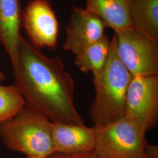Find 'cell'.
Returning a JSON list of instances; mask_svg holds the SVG:
<instances>
[{"label": "cell", "mask_w": 158, "mask_h": 158, "mask_svg": "<svg viewBox=\"0 0 158 158\" xmlns=\"http://www.w3.org/2000/svg\"><path fill=\"white\" fill-rule=\"evenodd\" d=\"M18 59L20 73L14 85L27 106L51 121L85 124L74 105L73 79L60 57L46 56L22 36Z\"/></svg>", "instance_id": "cell-1"}, {"label": "cell", "mask_w": 158, "mask_h": 158, "mask_svg": "<svg viewBox=\"0 0 158 158\" xmlns=\"http://www.w3.org/2000/svg\"><path fill=\"white\" fill-rule=\"evenodd\" d=\"M132 77L117 55L114 34L102 76L93 80L96 96L90 108V116L94 125L106 124L124 116L126 94Z\"/></svg>", "instance_id": "cell-2"}, {"label": "cell", "mask_w": 158, "mask_h": 158, "mask_svg": "<svg viewBox=\"0 0 158 158\" xmlns=\"http://www.w3.org/2000/svg\"><path fill=\"white\" fill-rule=\"evenodd\" d=\"M0 138L8 148L28 158H48L55 153L51 121L26 105L0 124Z\"/></svg>", "instance_id": "cell-3"}, {"label": "cell", "mask_w": 158, "mask_h": 158, "mask_svg": "<svg viewBox=\"0 0 158 158\" xmlns=\"http://www.w3.org/2000/svg\"><path fill=\"white\" fill-rule=\"evenodd\" d=\"M94 151L101 158H147V130L124 115L106 124L94 125Z\"/></svg>", "instance_id": "cell-4"}, {"label": "cell", "mask_w": 158, "mask_h": 158, "mask_svg": "<svg viewBox=\"0 0 158 158\" xmlns=\"http://www.w3.org/2000/svg\"><path fill=\"white\" fill-rule=\"evenodd\" d=\"M116 51L132 76L158 75V42L131 27L114 33Z\"/></svg>", "instance_id": "cell-5"}, {"label": "cell", "mask_w": 158, "mask_h": 158, "mask_svg": "<svg viewBox=\"0 0 158 158\" xmlns=\"http://www.w3.org/2000/svg\"><path fill=\"white\" fill-rule=\"evenodd\" d=\"M125 115L147 131L157 126L158 75L132 76L126 94Z\"/></svg>", "instance_id": "cell-6"}, {"label": "cell", "mask_w": 158, "mask_h": 158, "mask_svg": "<svg viewBox=\"0 0 158 158\" xmlns=\"http://www.w3.org/2000/svg\"><path fill=\"white\" fill-rule=\"evenodd\" d=\"M22 28L28 40L40 49L56 48L59 24L49 0H30L23 9Z\"/></svg>", "instance_id": "cell-7"}, {"label": "cell", "mask_w": 158, "mask_h": 158, "mask_svg": "<svg viewBox=\"0 0 158 158\" xmlns=\"http://www.w3.org/2000/svg\"><path fill=\"white\" fill-rule=\"evenodd\" d=\"M107 27L96 14L85 8L73 6L66 27L64 51L76 55L85 48L101 40Z\"/></svg>", "instance_id": "cell-8"}, {"label": "cell", "mask_w": 158, "mask_h": 158, "mask_svg": "<svg viewBox=\"0 0 158 158\" xmlns=\"http://www.w3.org/2000/svg\"><path fill=\"white\" fill-rule=\"evenodd\" d=\"M23 12L21 0H0V42L10 57L14 81L20 73L18 53Z\"/></svg>", "instance_id": "cell-9"}, {"label": "cell", "mask_w": 158, "mask_h": 158, "mask_svg": "<svg viewBox=\"0 0 158 158\" xmlns=\"http://www.w3.org/2000/svg\"><path fill=\"white\" fill-rule=\"evenodd\" d=\"M51 132L55 153L76 155L95 149L94 127L51 121Z\"/></svg>", "instance_id": "cell-10"}, {"label": "cell", "mask_w": 158, "mask_h": 158, "mask_svg": "<svg viewBox=\"0 0 158 158\" xmlns=\"http://www.w3.org/2000/svg\"><path fill=\"white\" fill-rule=\"evenodd\" d=\"M132 0H85V8L99 17L114 32L132 27L130 9Z\"/></svg>", "instance_id": "cell-11"}, {"label": "cell", "mask_w": 158, "mask_h": 158, "mask_svg": "<svg viewBox=\"0 0 158 158\" xmlns=\"http://www.w3.org/2000/svg\"><path fill=\"white\" fill-rule=\"evenodd\" d=\"M111 39L105 35L101 40L76 55L74 63L85 74L91 72L93 80L101 77L109 55Z\"/></svg>", "instance_id": "cell-12"}, {"label": "cell", "mask_w": 158, "mask_h": 158, "mask_svg": "<svg viewBox=\"0 0 158 158\" xmlns=\"http://www.w3.org/2000/svg\"><path fill=\"white\" fill-rule=\"evenodd\" d=\"M132 27L158 42V0H132Z\"/></svg>", "instance_id": "cell-13"}, {"label": "cell", "mask_w": 158, "mask_h": 158, "mask_svg": "<svg viewBox=\"0 0 158 158\" xmlns=\"http://www.w3.org/2000/svg\"><path fill=\"white\" fill-rule=\"evenodd\" d=\"M25 106V100L17 85L0 84V124L15 115Z\"/></svg>", "instance_id": "cell-14"}, {"label": "cell", "mask_w": 158, "mask_h": 158, "mask_svg": "<svg viewBox=\"0 0 158 158\" xmlns=\"http://www.w3.org/2000/svg\"><path fill=\"white\" fill-rule=\"evenodd\" d=\"M48 158H101L98 156L96 152L80 153L76 155H66L59 153H54Z\"/></svg>", "instance_id": "cell-15"}, {"label": "cell", "mask_w": 158, "mask_h": 158, "mask_svg": "<svg viewBox=\"0 0 158 158\" xmlns=\"http://www.w3.org/2000/svg\"><path fill=\"white\" fill-rule=\"evenodd\" d=\"M145 155L147 158H158V147L147 142L145 146Z\"/></svg>", "instance_id": "cell-16"}, {"label": "cell", "mask_w": 158, "mask_h": 158, "mask_svg": "<svg viewBox=\"0 0 158 158\" xmlns=\"http://www.w3.org/2000/svg\"><path fill=\"white\" fill-rule=\"evenodd\" d=\"M6 80V75L4 72L0 69V83L3 82Z\"/></svg>", "instance_id": "cell-17"}, {"label": "cell", "mask_w": 158, "mask_h": 158, "mask_svg": "<svg viewBox=\"0 0 158 158\" xmlns=\"http://www.w3.org/2000/svg\"></svg>", "instance_id": "cell-18"}]
</instances>
